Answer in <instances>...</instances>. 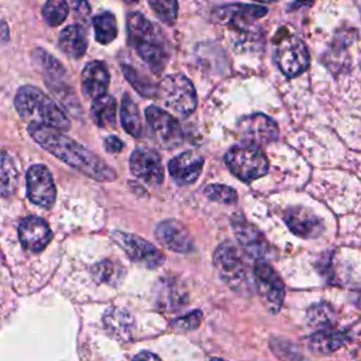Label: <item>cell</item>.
Here are the masks:
<instances>
[{"mask_svg": "<svg viewBox=\"0 0 361 361\" xmlns=\"http://www.w3.org/2000/svg\"><path fill=\"white\" fill-rule=\"evenodd\" d=\"M18 237L21 245L25 250L38 252L48 245L52 234L45 220L35 216H30L23 219V221L20 223Z\"/></svg>", "mask_w": 361, "mask_h": 361, "instance_id": "cell-16", "label": "cell"}, {"mask_svg": "<svg viewBox=\"0 0 361 361\" xmlns=\"http://www.w3.org/2000/svg\"><path fill=\"white\" fill-rule=\"evenodd\" d=\"M254 1H259V3H274L276 0H254Z\"/></svg>", "mask_w": 361, "mask_h": 361, "instance_id": "cell-40", "label": "cell"}, {"mask_svg": "<svg viewBox=\"0 0 361 361\" xmlns=\"http://www.w3.org/2000/svg\"><path fill=\"white\" fill-rule=\"evenodd\" d=\"M17 185V171L8 158V155L4 152L1 158V195L7 197L11 195Z\"/></svg>", "mask_w": 361, "mask_h": 361, "instance_id": "cell-31", "label": "cell"}, {"mask_svg": "<svg viewBox=\"0 0 361 361\" xmlns=\"http://www.w3.org/2000/svg\"><path fill=\"white\" fill-rule=\"evenodd\" d=\"M124 3H127V4H133V3H137L138 0H123Z\"/></svg>", "mask_w": 361, "mask_h": 361, "instance_id": "cell-41", "label": "cell"}, {"mask_svg": "<svg viewBox=\"0 0 361 361\" xmlns=\"http://www.w3.org/2000/svg\"><path fill=\"white\" fill-rule=\"evenodd\" d=\"M7 39V25L3 24V41Z\"/></svg>", "mask_w": 361, "mask_h": 361, "instance_id": "cell-39", "label": "cell"}, {"mask_svg": "<svg viewBox=\"0 0 361 361\" xmlns=\"http://www.w3.org/2000/svg\"><path fill=\"white\" fill-rule=\"evenodd\" d=\"M69 13V6L66 0H47L42 7V17L45 23L51 27L62 24Z\"/></svg>", "mask_w": 361, "mask_h": 361, "instance_id": "cell-29", "label": "cell"}, {"mask_svg": "<svg viewBox=\"0 0 361 361\" xmlns=\"http://www.w3.org/2000/svg\"><path fill=\"white\" fill-rule=\"evenodd\" d=\"M307 322L314 327L333 329L336 324V312L327 303L313 305L307 310Z\"/></svg>", "mask_w": 361, "mask_h": 361, "instance_id": "cell-28", "label": "cell"}, {"mask_svg": "<svg viewBox=\"0 0 361 361\" xmlns=\"http://www.w3.org/2000/svg\"><path fill=\"white\" fill-rule=\"evenodd\" d=\"M226 164L230 171L244 182H251L268 171V159L264 152L252 144L235 145L226 154Z\"/></svg>", "mask_w": 361, "mask_h": 361, "instance_id": "cell-5", "label": "cell"}, {"mask_svg": "<svg viewBox=\"0 0 361 361\" xmlns=\"http://www.w3.org/2000/svg\"><path fill=\"white\" fill-rule=\"evenodd\" d=\"M313 0H296L293 4H292V7H290V10L292 8H298V7H300V6H303V4H307V3H312Z\"/></svg>", "mask_w": 361, "mask_h": 361, "instance_id": "cell-38", "label": "cell"}, {"mask_svg": "<svg viewBox=\"0 0 361 361\" xmlns=\"http://www.w3.org/2000/svg\"><path fill=\"white\" fill-rule=\"evenodd\" d=\"M28 133L42 148L82 173L99 182H110L116 178V172L104 161L75 140L63 135L61 130L30 123Z\"/></svg>", "mask_w": 361, "mask_h": 361, "instance_id": "cell-1", "label": "cell"}, {"mask_svg": "<svg viewBox=\"0 0 361 361\" xmlns=\"http://www.w3.org/2000/svg\"><path fill=\"white\" fill-rule=\"evenodd\" d=\"M290 231L302 238H314L323 231L322 220L305 207H292L285 213Z\"/></svg>", "mask_w": 361, "mask_h": 361, "instance_id": "cell-19", "label": "cell"}, {"mask_svg": "<svg viewBox=\"0 0 361 361\" xmlns=\"http://www.w3.org/2000/svg\"><path fill=\"white\" fill-rule=\"evenodd\" d=\"M92 118L99 127H111L116 123V100L109 94H103L92 103Z\"/></svg>", "mask_w": 361, "mask_h": 361, "instance_id": "cell-23", "label": "cell"}, {"mask_svg": "<svg viewBox=\"0 0 361 361\" xmlns=\"http://www.w3.org/2000/svg\"><path fill=\"white\" fill-rule=\"evenodd\" d=\"M275 61L283 75L293 78L307 69L310 56L305 42L300 38L286 35L276 44Z\"/></svg>", "mask_w": 361, "mask_h": 361, "instance_id": "cell-7", "label": "cell"}, {"mask_svg": "<svg viewBox=\"0 0 361 361\" xmlns=\"http://www.w3.org/2000/svg\"><path fill=\"white\" fill-rule=\"evenodd\" d=\"M158 241L176 252H189L193 248V240L188 228L176 220H164L155 228Z\"/></svg>", "mask_w": 361, "mask_h": 361, "instance_id": "cell-17", "label": "cell"}, {"mask_svg": "<svg viewBox=\"0 0 361 361\" xmlns=\"http://www.w3.org/2000/svg\"><path fill=\"white\" fill-rule=\"evenodd\" d=\"M123 73L127 76L128 82L135 87V90L138 93H141L142 96H152L154 94V86L145 80L135 69L130 68V66H123Z\"/></svg>", "mask_w": 361, "mask_h": 361, "instance_id": "cell-33", "label": "cell"}, {"mask_svg": "<svg viewBox=\"0 0 361 361\" xmlns=\"http://www.w3.org/2000/svg\"><path fill=\"white\" fill-rule=\"evenodd\" d=\"M348 337L343 331L323 329L309 337V347L317 354H330L347 343Z\"/></svg>", "mask_w": 361, "mask_h": 361, "instance_id": "cell-22", "label": "cell"}, {"mask_svg": "<svg viewBox=\"0 0 361 361\" xmlns=\"http://www.w3.org/2000/svg\"><path fill=\"white\" fill-rule=\"evenodd\" d=\"M204 195L214 202L233 204L237 202V193L233 188L227 185H209L204 189Z\"/></svg>", "mask_w": 361, "mask_h": 361, "instance_id": "cell-32", "label": "cell"}, {"mask_svg": "<svg viewBox=\"0 0 361 361\" xmlns=\"http://www.w3.org/2000/svg\"><path fill=\"white\" fill-rule=\"evenodd\" d=\"M158 94L166 106L183 116H189L197 104L195 87L182 73H173L164 78L158 86Z\"/></svg>", "mask_w": 361, "mask_h": 361, "instance_id": "cell-6", "label": "cell"}, {"mask_svg": "<svg viewBox=\"0 0 361 361\" xmlns=\"http://www.w3.org/2000/svg\"><path fill=\"white\" fill-rule=\"evenodd\" d=\"M128 44L138 52L141 59L155 72L162 71L166 63V52L158 32L142 13L130 11L126 18Z\"/></svg>", "mask_w": 361, "mask_h": 361, "instance_id": "cell-3", "label": "cell"}, {"mask_svg": "<svg viewBox=\"0 0 361 361\" xmlns=\"http://www.w3.org/2000/svg\"><path fill=\"white\" fill-rule=\"evenodd\" d=\"M124 268L114 262V261H109L104 259L99 264H96L92 268V276L94 278L96 282L99 283H109V285H117L120 282V279L124 275Z\"/></svg>", "mask_w": 361, "mask_h": 361, "instance_id": "cell-27", "label": "cell"}, {"mask_svg": "<svg viewBox=\"0 0 361 361\" xmlns=\"http://www.w3.org/2000/svg\"><path fill=\"white\" fill-rule=\"evenodd\" d=\"M202 322V313L199 310H195L186 316H182V317H178L176 320H173L172 326L175 329H179V330H193L196 329Z\"/></svg>", "mask_w": 361, "mask_h": 361, "instance_id": "cell-34", "label": "cell"}, {"mask_svg": "<svg viewBox=\"0 0 361 361\" xmlns=\"http://www.w3.org/2000/svg\"><path fill=\"white\" fill-rule=\"evenodd\" d=\"M39 61H41V65H42V68L45 69L47 75H54V76H56V78H58L59 75H62V73H63V68H62V65H61L58 61H55L49 54H47V52H41Z\"/></svg>", "mask_w": 361, "mask_h": 361, "instance_id": "cell-35", "label": "cell"}, {"mask_svg": "<svg viewBox=\"0 0 361 361\" xmlns=\"http://www.w3.org/2000/svg\"><path fill=\"white\" fill-rule=\"evenodd\" d=\"M82 92L87 99H97L106 94L110 75L106 65L100 61L89 62L82 71Z\"/></svg>", "mask_w": 361, "mask_h": 361, "instance_id": "cell-20", "label": "cell"}, {"mask_svg": "<svg viewBox=\"0 0 361 361\" xmlns=\"http://www.w3.org/2000/svg\"><path fill=\"white\" fill-rule=\"evenodd\" d=\"M145 117L155 141L162 148H176L182 142V130L178 120L157 106L145 110Z\"/></svg>", "mask_w": 361, "mask_h": 361, "instance_id": "cell-10", "label": "cell"}, {"mask_svg": "<svg viewBox=\"0 0 361 361\" xmlns=\"http://www.w3.org/2000/svg\"><path fill=\"white\" fill-rule=\"evenodd\" d=\"M28 199L41 207H51L56 199V189L48 168L42 164L32 165L27 172Z\"/></svg>", "mask_w": 361, "mask_h": 361, "instance_id": "cell-11", "label": "cell"}, {"mask_svg": "<svg viewBox=\"0 0 361 361\" xmlns=\"http://www.w3.org/2000/svg\"><path fill=\"white\" fill-rule=\"evenodd\" d=\"M111 238L127 252V255L138 262L140 265L154 269L164 264L165 257L164 254L151 243L145 241L138 235H133L123 231H114Z\"/></svg>", "mask_w": 361, "mask_h": 361, "instance_id": "cell-9", "label": "cell"}, {"mask_svg": "<svg viewBox=\"0 0 361 361\" xmlns=\"http://www.w3.org/2000/svg\"><path fill=\"white\" fill-rule=\"evenodd\" d=\"M267 8L252 4H224L213 11V17L230 27L245 28L267 14Z\"/></svg>", "mask_w": 361, "mask_h": 361, "instance_id": "cell-15", "label": "cell"}, {"mask_svg": "<svg viewBox=\"0 0 361 361\" xmlns=\"http://www.w3.org/2000/svg\"><path fill=\"white\" fill-rule=\"evenodd\" d=\"M214 268L223 282L233 290L251 292L250 265L243 252L231 243H223L216 248Z\"/></svg>", "mask_w": 361, "mask_h": 361, "instance_id": "cell-4", "label": "cell"}, {"mask_svg": "<svg viewBox=\"0 0 361 361\" xmlns=\"http://www.w3.org/2000/svg\"><path fill=\"white\" fill-rule=\"evenodd\" d=\"M104 324L111 334L118 336L124 340L130 337L133 330V319L130 317V314L126 310L116 309V307L106 312Z\"/></svg>", "mask_w": 361, "mask_h": 361, "instance_id": "cell-25", "label": "cell"}, {"mask_svg": "<svg viewBox=\"0 0 361 361\" xmlns=\"http://www.w3.org/2000/svg\"><path fill=\"white\" fill-rule=\"evenodd\" d=\"M104 145L109 152H120L123 149V142L116 135L107 137L104 141Z\"/></svg>", "mask_w": 361, "mask_h": 361, "instance_id": "cell-36", "label": "cell"}, {"mask_svg": "<svg viewBox=\"0 0 361 361\" xmlns=\"http://www.w3.org/2000/svg\"><path fill=\"white\" fill-rule=\"evenodd\" d=\"M252 276L264 306L269 312L276 313L281 309L285 298V288L281 276L269 264L264 261H258L254 265Z\"/></svg>", "mask_w": 361, "mask_h": 361, "instance_id": "cell-8", "label": "cell"}, {"mask_svg": "<svg viewBox=\"0 0 361 361\" xmlns=\"http://www.w3.org/2000/svg\"><path fill=\"white\" fill-rule=\"evenodd\" d=\"M130 169L141 180L159 185L164 180V169L159 155L147 147H138L130 157Z\"/></svg>", "mask_w": 361, "mask_h": 361, "instance_id": "cell-14", "label": "cell"}, {"mask_svg": "<svg viewBox=\"0 0 361 361\" xmlns=\"http://www.w3.org/2000/svg\"><path fill=\"white\" fill-rule=\"evenodd\" d=\"M94 28V38L99 44L107 45L117 37V21L113 13L103 11L92 20Z\"/></svg>", "mask_w": 361, "mask_h": 361, "instance_id": "cell-24", "label": "cell"}, {"mask_svg": "<svg viewBox=\"0 0 361 361\" xmlns=\"http://www.w3.org/2000/svg\"><path fill=\"white\" fill-rule=\"evenodd\" d=\"M58 45L68 56L80 58L87 49L86 31L79 24H71L61 31Z\"/></svg>", "mask_w": 361, "mask_h": 361, "instance_id": "cell-21", "label": "cell"}, {"mask_svg": "<svg viewBox=\"0 0 361 361\" xmlns=\"http://www.w3.org/2000/svg\"><path fill=\"white\" fill-rule=\"evenodd\" d=\"M203 164L204 159L202 155L195 151H186L172 158L168 164V169L169 175L178 185H189L199 178Z\"/></svg>", "mask_w": 361, "mask_h": 361, "instance_id": "cell-18", "label": "cell"}, {"mask_svg": "<svg viewBox=\"0 0 361 361\" xmlns=\"http://www.w3.org/2000/svg\"><path fill=\"white\" fill-rule=\"evenodd\" d=\"M238 130L244 141L257 147L275 141L279 133L276 123L262 113H255L241 118Z\"/></svg>", "mask_w": 361, "mask_h": 361, "instance_id": "cell-12", "label": "cell"}, {"mask_svg": "<svg viewBox=\"0 0 361 361\" xmlns=\"http://www.w3.org/2000/svg\"><path fill=\"white\" fill-rule=\"evenodd\" d=\"M14 104L23 118L34 124H42L61 131L69 128V120L65 113L39 89L23 86L17 90Z\"/></svg>", "mask_w": 361, "mask_h": 361, "instance_id": "cell-2", "label": "cell"}, {"mask_svg": "<svg viewBox=\"0 0 361 361\" xmlns=\"http://www.w3.org/2000/svg\"><path fill=\"white\" fill-rule=\"evenodd\" d=\"M135 360H141V358H159L157 354H152V353H140V354H137L135 357H134Z\"/></svg>", "mask_w": 361, "mask_h": 361, "instance_id": "cell-37", "label": "cell"}, {"mask_svg": "<svg viewBox=\"0 0 361 361\" xmlns=\"http://www.w3.org/2000/svg\"><path fill=\"white\" fill-rule=\"evenodd\" d=\"M149 6L166 25H173L178 18V0H148Z\"/></svg>", "mask_w": 361, "mask_h": 361, "instance_id": "cell-30", "label": "cell"}, {"mask_svg": "<svg viewBox=\"0 0 361 361\" xmlns=\"http://www.w3.org/2000/svg\"><path fill=\"white\" fill-rule=\"evenodd\" d=\"M121 124L123 128L133 137H138L141 134V118L138 113L137 104L133 102V99L128 94L123 96L121 102Z\"/></svg>", "mask_w": 361, "mask_h": 361, "instance_id": "cell-26", "label": "cell"}, {"mask_svg": "<svg viewBox=\"0 0 361 361\" xmlns=\"http://www.w3.org/2000/svg\"><path fill=\"white\" fill-rule=\"evenodd\" d=\"M233 230L237 237L238 244L244 248V251L255 258H264L269 251V244L265 240L264 234L251 223H248L240 213L234 214L231 219Z\"/></svg>", "mask_w": 361, "mask_h": 361, "instance_id": "cell-13", "label": "cell"}]
</instances>
